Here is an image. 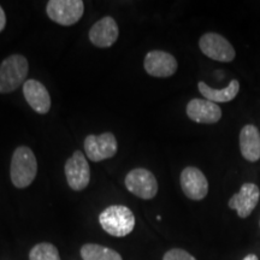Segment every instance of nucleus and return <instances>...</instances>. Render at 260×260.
Returning <instances> with one entry per match:
<instances>
[{
  "label": "nucleus",
  "instance_id": "13",
  "mask_svg": "<svg viewBox=\"0 0 260 260\" xmlns=\"http://www.w3.org/2000/svg\"><path fill=\"white\" fill-rule=\"evenodd\" d=\"M118 25L110 16H106L93 24L89 30V40L94 46L100 48L111 47L118 39Z\"/></svg>",
  "mask_w": 260,
  "mask_h": 260
},
{
  "label": "nucleus",
  "instance_id": "14",
  "mask_svg": "<svg viewBox=\"0 0 260 260\" xmlns=\"http://www.w3.org/2000/svg\"><path fill=\"white\" fill-rule=\"evenodd\" d=\"M23 95L29 106L40 115H46L51 109V96L46 87L37 80H27L23 84Z\"/></svg>",
  "mask_w": 260,
  "mask_h": 260
},
{
  "label": "nucleus",
  "instance_id": "22",
  "mask_svg": "<svg viewBox=\"0 0 260 260\" xmlns=\"http://www.w3.org/2000/svg\"><path fill=\"white\" fill-rule=\"evenodd\" d=\"M259 225H260V223H259Z\"/></svg>",
  "mask_w": 260,
  "mask_h": 260
},
{
  "label": "nucleus",
  "instance_id": "9",
  "mask_svg": "<svg viewBox=\"0 0 260 260\" xmlns=\"http://www.w3.org/2000/svg\"><path fill=\"white\" fill-rule=\"evenodd\" d=\"M144 67L146 73L153 77H170L177 71L176 58L164 51H151L146 54Z\"/></svg>",
  "mask_w": 260,
  "mask_h": 260
},
{
  "label": "nucleus",
  "instance_id": "1",
  "mask_svg": "<svg viewBox=\"0 0 260 260\" xmlns=\"http://www.w3.org/2000/svg\"><path fill=\"white\" fill-rule=\"evenodd\" d=\"M38 174V161L35 154L27 146L15 149L10 167V177L16 188H27L35 180Z\"/></svg>",
  "mask_w": 260,
  "mask_h": 260
},
{
  "label": "nucleus",
  "instance_id": "2",
  "mask_svg": "<svg viewBox=\"0 0 260 260\" xmlns=\"http://www.w3.org/2000/svg\"><path fill=\"white\" fill-rule=\"evenodd\" d=\"M99 223L109 235L124 237L134 230L135 217L129 207L112 205L100 213Z\"/></svg>",
  "mask_w": 260,
  "mask_h": 260
},
{
  "label": "nucleus",
  "instance_id": "16",
  "mask_svg": "<svg viewBox=\"0 0 260 260\" xmlns=\"http://www.w3.org/2000/svg\"><path fill=\"white\" fill-rule=\"evenodd\" d=\"M198 88L199 92L205 96V99L210 100L212 103H228L232 102L233 99H235L237 93L240 90V83L237 80L230 81V83L228 84L225 88L223 89H214L212 87L207 86L206 83L200 81L198 83Z\"/></svg>",
  "mask_w": 260,
  "mask_h": 260
},
{
  "label": "nucleus",
  "instance_id": "8",
  "mask_svg": "<svg viewBox=\"0 0 260 260\" xmlns=\"http://www.w3.org/2000/svg\"><path fill=\"white\" fill-rule=\"evenodd\" d=\"M65 176L73 190L80 191L87 188L90 181V169L83 152H74V154L68 159L65 164Z\"/></svg>",
  "mask_w": 260,
  "mask_h": 260
},
{
  "label": "nucleus",
  "instance_id": "4",
  "mask_svg": "<svg viewBox=\"0 0 260 260\" xmlns=\"http://www.w3.org/2000/svg\"><path fill=\"white\" fill-rule=\"evenodd\" d=\"M46 12L53 22L69 27L82 18L84 4L81 0H50L47 3Z\"/></svg>",
  "mask_w": 260,
  "mask_h": 260
},
{
  "label": "nucleus",
  "instance_id": "11",
  "mask_svg": "<svg viewBox=\"0 0 260 260\" xmlns=\"http://www.w3.org/2000/svg\"><path fill=\"white\" fill-rule=\"evenodd\" d=\"M260 199V190L254 183H245L240 188L239 193L234 194L232 199L229 200V207L235 210L240 218H247L249 217Z\"/></svg>",
  "mask_w": 260,
  "mask_h": 260
},
{
  "label": "nucleus",
  "instance_id": "12",
  "mask_svg": "<svg viewBox=\"0 0 260 260\" xmlns=\"http://www.w3.org/2000/svg\"><path fill=\"white\" fill-rule=\"evenodd\" d=\"M187 116L197 123L213 124L222 118V110L207 99H191L187 105Z\"/></svg>",
  "mask_w": 260,
  "mask_h": 260
},
{
  "label": "nucleus",
  "instance_id": "10",
  "mask_svg": "<svg viewBox=\"0 0 260 260\" xmlns=\"http://www.w3.org/2000/svg\"><path fill=\"white\" fill-rule=\"evenodd\" d=\"M181 187L190 200L200 201L209 193V182L199 169L188 167L181 174Z\"/></svg>",
  "mask_w": 260,
  "mask_h": 260
},
{
  "label": "nucleus",
  "instance_id": "21",
  "mask_svg": "<svg viewBox=\"0 0 260 260\" xmlns=\"http://www.w3.org/2000/svg\"><path fill=\"white\" fill-rule=\"evenodd\" d=\"M242 260H259L255 254H247Z\"/></svg>",
  "mask_w": 260,
  "mask_h": 260
},
{
  "label": "nucleus",
  "instance_id": "15",
  "mask_svg": "<svg viewBox=\"0 0 260 260\" xmlns=\"http://www.w3.org/2000/svg\"><path fill=\"white\" fill-rule=\"evenodd\" d=\"M240 149L246 160L254 162L260 158V133L253 124H247L240 132Z\"/></svg>",
  "mask_w": 260,
  "mask_h": 260
},
{
  "label": "nucleus",
  "instance_id": "5",
  "mask_svg": "<svg viewBox=\"0 0 260 260\" xmlns=\"http://www.w3.org/2000/svg\"><path fill=\"white\" fill-rule=\"evenodd\" d=\"M124 182L126 189L140 199L151 200L158 193V182L147 169L138 168L129 171Z\"/></svg>",
  "mask_w": 260,
  "mask_h": 260
},
{
  "label": "nucleus",
  "instance_id": "3",
  "mask_svg": "<svg viewBox=\"0 0 260 260\" xmlns=\"http://www.w3.org/2000/svg\"><path fill=\"white\" fill-rule=\"evenodd\" d=\"M29 65L22 54H11L0 64V93L14 92L27 80Z\"/></svg>",
  "mask_w": 260,
  "mask_h": 260
},
{
  "label": "nucleus",
  "instance_id": "18",
  "mask_svg": "<svg viewBox=\"0 0 260 260\" xmlns=\"http://www.w3.org/2000/svg\"><path fill=\"white\" fill-rule=\"evenodd\" d=\"M29 260H60V255L56 246L48 242H41L30 249Z\"/></svg>",
  "mask_w": 260,
  "mask_h": 260
},
{
  "label": "nucleus",
  "instance_id": "20",
  "mask_svg": "<svg viewBox=\"0 0 260 260\" xmlns=\"http://www.w3.org/2000/svg\"><path fill=\"white\" fill-rule=\"evenodd\" d=\"M5 25H6V15L4 10H3L2 6H0V31L4 30Z\"/></svg>",
  "mask_w": 260,
  "mask_h": 260
},
{
  "label": "nucleus",
  "instance_id": "19",
  "mask_svg": "<svg viewBox=\"0 0 260 260\" xmlns=\"http://www.w3.org/2000/svg\"><path fill=\"white\" fill-rule=\"evenodd\" d=\"M162 260H197L190 253L181 248H172L165 253Z\"/></svg>",
  "mask_w": 260,
  "mask_h": 260
},
{
  "label": "nucleus",
  "instance_id": "17",
  "mask_svg": "<svg viewBox=\"0 0 260 260\" xmlns=\"http://www.w3.org/2000/svg\"><path fill=\"white\" fill-rule=\"evenodd\" d=\"M80 253L83 260H123L115 249L96 243H86L81 247Z\"/></svg>",
  "mask_w": 260,
  "mask_h": 260
},
{
  "label": "nucleus",
  "instance_id": "7",
  "mask_svg": "<svg viewBox=\"0 0 260 260\" xmlns=\"http://www.w3.org/2000/svg\"><path fill=\"white\" fill-rule=\"evenodd\" d=\"M118 149L116 136L112 133L88 135L84 139V152L92 161H102L115 157Z\"/></svg>",
  "mask_w": 260,
  "mask_h": 260
},
{
  "label": "nucleus",
  "instance_id": "6",
  "mask_svg": "<svg viewBox=\"0 0 260 260\" xmlns=\"http://www.w3.org/2000/svg\"><path fill=\"white\" fill-rule=\"evenodd\" d=\"M199 47L205 56L222 63H230L236 56L233 45L217 32L204 34L199 40Z\"/></svg>",
  "mask_w": 260,
  "mask_h": 260
}]
</instances>
